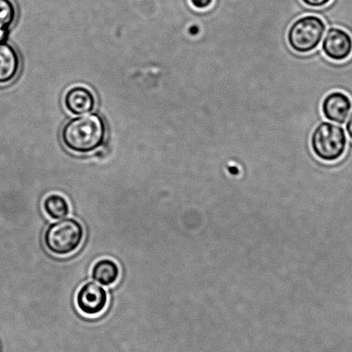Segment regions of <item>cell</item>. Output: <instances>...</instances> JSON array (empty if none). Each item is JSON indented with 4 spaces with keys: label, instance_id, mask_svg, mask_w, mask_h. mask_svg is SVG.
Listing matches in <instances>:
<instances>
[{
    "label": "cell",
    "instance_id": "cell-1",
    "mask_svg": "<svg viewBox=\"0 0 352 352\" xmlns=\"http://www.w3.org/2000/svg\"><path fill=\"white\" fill-rule=\"evenodd\" d=\"M107 125L102 116L90 113L69 119L61 128L60 141L68 151L88 155L104 146Z\"/></svg>",
    "mask_w": 352,
    "mask_h": 352
},
{
    "label": "cell",
    "instance_id": "cell-2",
    "mask_svg": "<svg viewBox=\"0 0 352 352\" xmlns=\"http://www.w3.org/2000/svg\"><path fill=\"white\" fill-rule=\"evenodd\" d=\"M84 240V228L74 218L63 219L51 223L44 232L47 250L56 256H67L80 247Z\"/></svg>",
    "mask_w": 352,
    "mask_h": 352
},
{
    "label": "cell",
    "instance_id": "cell-3",
    "mask_svg": "<svg viewBox=\"0 0 352 352\" xmlns=\"http://www.w3.org/2000/svg\"><path fill=\"white\" fill-rule=\"evenodd\" d=\"M346 144L344 129L331 122H321L311 135V148L322 162H337L344 155Z\"/></svg>",
    "mask_w": 352,
    "mask_h": 352
},
{
    "label": "cell",
    "instance_id": "cell-4",
    "mask_svg": "<svg viewBox=\"0 0 352 352\" xmlns=\"http://www.w3.org/2000/svg\"><path fill=\"white\" fill-rule=\"evenodd\" d=\"M324 30L326 25L319 16H302L290 26L288 32L289 45L296 53L312 52L319 46Z\"/></svg>",
    "mask_w": 352,
    "mask_h": 352
},
{
    "label": "cell",
    "instance_id": "cell-5",
    "mask_svg": "<svg viewBox=\"0 0 352 352\" xmlns=\"http://www.w3.org/2000/svg\"><path fill=\"white\" fill-rule=\"evenodd\" d=\"M76 303L81 313L87 316H97L107 306V292L97 283L88 282L78 289Z\"/></svg>",
    "mask_w": 352,
    "mask_h": 352
},
{
    "label": "cell",
    "instance_id": "cell-6",
    "mask_svg": "<svg viewBox=\"0 0 352 352\" xmlns=\"http://www.w3.org/2000/svg\"><path fill=\"white\" fill-rule=\"evenodd\" d=\"M63 105L74 116L90 114L97 107V98L90 88L74 85L65 92Z\"/></svg>",
    "mask_w": 352,
    "mask_h": 352
},
{
    "label": "cell",
    "instance_id": "cell-7",
    "mask_svg": "<svg viewBox=\"0 0 352 352\" xmlns=\"http://www.w3.org/2000/svg\"><path fill=\"white\" fill-rule=\"evenodd\" d=\"M322 49L331 60H347L352 53V37L344 30L331 28L324 36Z\"/></svg>",
    "mask_w": 352,
    "mask_h": 352
},
{
    "label": "cell",
    "instance_id": "cell-8",
    "mask_svg": "<svg viewBox=\"0 0 352 352\" xmlns=\"http://www.w3.org/2000/svg\"><path fill=\"white\" fill-rule=\"evenodd\" d=\"M21 58L11 44L0 41V85L11 84L21 70Z\"/></svg>",
    "mask_w": 352,
    "mask_h": 352
},
{
    "label": "cell",
    "instance_id": "cell-9",
    "mask_svg": "<svg viewBox=\"0 0 352 352\" xmlns=\"http://www.w3.org/2000/svg\"><path fill=\"white\" fill-rule=\"evenodd\" d=\"M351 107L350 98L341 91L331 92L322 102V112L324 118L340 124H343L346 121Z\"/></svg>",
    "mask_w": 352,
    "mask_h": 352
},
{
    "label": "cell",
    "instance_id": "cell-10",
    "mask_svg": "<svg viewBox=\"0 0 352 352\" xmlns=\"http://www.w3.org/2000/svg\"><path fill=\"white\" fill-rule=\"evenodd\" d=\"M120 276V268L115 261L109 258H102L94 265L91 270V278L95 282L102 286L114 285Z\"/></svg>",
    "mask_w": 352,
    "mask_h": 352
},
{
    "label": "cell",
    "instance_id": "cell-11",
    "mask_svg": "<svg viewBox=\"0 0 352 352\" xmlns=\"http://www.w3.org/2000/svg\"><path fill=\"white\" fill-rule=\"evenodd\" d=\"M43 210L50 218L60 220L70 213L69 204L60 194H50L43 201Z\"/></svg>",
    "mask_w": 352,
    "mask_h": 352
},
{
    "label": "cell",
    "instance_id": "cell-12",
    "mask_svg": "<svg viewBox=\"0 0 352 352\" xmlns=\"http://www.w3.org/2000/svg\"><path fill=\"white\" fill-rule=\"evenodd\" d=\"M16 19V8L12 0H0V41L14 25Z\"/></svg>",
    "mask_w": 352,
    "mask_h": 352
},
{
    "label": "cell",
    "instance_id": "cell-13",
    "mask_svg": "<svg viewBox=\"0 0 352 352\" xmlns=\"http://www.w3.org/2000/svg\"><path fill=\"white\" fill-rule=\"evenodd\" d=\"M191 5L197 10H205L210 8L213 0H190Z\"/></svg>",
    "mask_w": 352,
    "mask_h": 352
},
{
    "label": "cell",
    "instance_id": "cell-14",
    "mask_svg": "<svg viewBox=\"0 0 352 352\" xmlns=\"http://www.w3.org/2000/svg\"><path fill=\"white\" fill-rule=\"evenodd\" d=\"M302 1L310 8H323L329 4L331 0H302Z\"/></svg>",
    "mask_w": 352,
    "mask_h": 352
},
{
    "label": "cell",
    "instance_id": "cell-15",
    "mask_svg": "<svg viewBox=\"0 0 352 352\" xmlns=\"http://www.w3.org/2000/svg\"><path fill=\"white\" fill-rule=\"evenodd\" d=\"M346 131L348 133L349 136H350V138L352 140V113L348 119V122L346 124Z\"/></svg>",
    "mask_w": 352,
    "mask_h": 352
},
{
    "label": "cell",
    "instance_id": "cell-16",
    "mask_svg": "<svg viewBox=\"0 0 352 352\" xmlns=\"http://www.w3.org/2000/svg\"><path fill=\"white\" fill-rule=\"evenodd\" d=\"M199 32V29L197 28V26H192L191 27V28L190 29V33L191 34V35L192 36H196L197 35V33Z\"/></svg>",
    "mask_w": 352,
    "mask_h": 352
}]
</instances>
